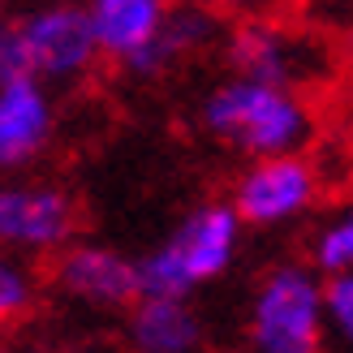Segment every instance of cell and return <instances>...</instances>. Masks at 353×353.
I'll return each mask as SVG.
<instances>
[{
  "label": "cell",
  "instance_id": "17",
  "mask_svg": "<svg viewBox=\"0 0 353 353\" xmlns=\"http://www.w3.org/2000/svg\"><path fill=\"white\" fill-rule=\"evenodd\" d=\"M0 26H5V5H0Z\"/></svg>",
  "mask_w": 353,
  "mask_h": 353
},
{
  "label": "cell",
  "instance_id": "9",
  "mask_svg": "<svg viewBox=\"0 0 353 353\" xmlns=\"http://www.w3.org/2000/svg\"><path fill=\"white\" fill-rule=\"evenodd\" d=\"M228 65L237 74H254L268 82H289L302 86L306 78H314L323 69V48L310 34L268 22V17H250L228 34Z\"/></svg>",
  "mask_w": 353,
  "mask_h": 353
},
{
  "label": "cell",
  "instance_id": "16",
  "mask_svg": "<svg viewBox=\"0 0 353 353\" xmlns=\"http://www.w3.org/2000/svg\"><path fill=\"white\" fill-rule=\"evenodd\" d=\"M216 13H241V17H254V13H263L272 5V0H207Z\"/></svg>",
  "mask_w": 353,
  "mask_h": 353
},
{
  "label": "cell",
  "instance_id": "15",
  "mask_svg": "<svg viewBox=\"0 0 353 353\" xmlns=\"http://www.w3.org/2000/svg\"><path fill=\"white\" fill-rule=\"evenodd\" d=\"M13 78H30V65H26L22 39H17V26L5 22L0 26V82H13Z\"/></svg>",
  "mask_w": 353,
  "mask_h": 353
},
{
  "label": "cell",
  "instance_id": "10",
  "mask_svg": "<svg viewBox=\"0 0 353 353\" xmlns=\"http://www.w3.org/2000/svg\"><path fill=\"white\" fill-rule=\"evenodd\" d=\"M57 138V99L39 78L0 82V176L43 160Z\"/></svg>",
  "mask_w": 353,
  "mask_h": 353
},
{
  "label": "cell",
  "instance_id": "8",
  "mask_svg": "<svg viewBox=\"0 0 353 353\" xmlns=\"http://www.w3.org/2000/svg\"><path fill=\"white\" fill-rule=\"evenodd\" d=\"M52 285L61 297L86 310H130L143 297L138 259L99 241H69L65 250H57Z\"/></svg>",
  "mask_w": 353,
  "mask_h": 353
},
{
  "label": "cell",
  "instance_id": "4",
  "mask_svg": "<svg viewBox=\"0 0 353 353\" xmlns=\"http://www.w3.org/2000/svg\"><path fill=\"white\" fill-rule=\"evenodd\" d=\"M327 336L319 268L276 263L254 285L245 310V341L259 353H314Z\"/></svg>",
  "mask_w": 353,
  "mask_h": 353
},
{
  "label": "cell",
  "instance_id": "6",
  "mask_svg": "<svg viewBox=\"0 0 353 353\" xmlns=\"http://www.w3.org/2000/svg\"><path fill=\"white\" fill-rule=\"evenodd\" d=\"M78 199L57 181L39 176H0V245L13 254H57L78 237Z\"/></svg>",
  "mask_w": 353,
  "mask_h": 353
},
{
  "label": "cell",
  "instance_id": "3",
  "mask_svg": "<svg viewBox=\"0 0 353 353\" xmlns=\"http://www.w3.org/2000/svg\"><path fill=\"white\" fill-rule=\"evenodd\" d=\"M245 220L233 203H199L185 211L172 233L138 259V280L151 297H194L203 285H216L233 272L241 254Z\"/></svg>",
  "mask_w": 353,
  "mask_h": 353
},
{
  "label": "cell",
  "instance_id": "1",
  "mask_svg": "<svg viewBox=\"0 0 353 353\" xmlns=\"http://www.w3.org/2000/svg\"><path fill=\"white\" fill-rule=\"evenodd\" d=\"M199 121L216 143L237 151L241 160L306 151L314 138V112L297 86L237 74V69L203 95Z\"/></svg>",
  "mask_w": 353,
  "mask_h": 353
},
{
  "label": "cell",
  "instance_id": "7",
  "mask_svg": "<svg viewBox=\"0 0 353 353\" xmlns=\"http://www.w3.org/2000/svg\"><path fill=\"white\" fill-rule=\"evenodd\" d=\"M13 26L26 48L30 78H39L48 86H69L91 74L95 61H103L91 17H86V5H74V0L39 5V9L22 13Z\"/></svg>",
  "mask_w": 353,
  "mask_h": 353
},
{
  "label": "cell",
  "instance_id": "12",
  "mask_svg": "<svg viewBox=\"0 0 353 353\" xmlns=\"http://www.w3.org/2000/svg\"><path fill=\"white\" fill-rule=\"evenodd\" d=\"M310 263L319 272H353V194L319 224L310 237Z\"/></svg>",
  "mask_w": 353,
  "mask_h": 353
},
{
  "label": "cell",
  "instance_id": "13",
  "mask_svg": "<svg viewBox=\"0 0 353 353\" xmlns=\"http://www.w3.org/2000/svg\"><path fill=\"white\" fill-rule=\"evenodd\" d=\"M39 302V280L26 268V254H13L0 245V327L26 319Z\"/></svg>",
  "mask_w": 353,
  "mask_h": 353
},
{
  "label": "cell",
  "instance_id": "2",
  "mask_svg": "<svg viewBox=\"0 0 353 353\" xmlns=\"http://www.w3.org/2000/svg\"><path fill=\"white\" fill-rule=\"evenodd\" d=\"M91 17L99 57L134 78H155L172 61L216 39L211 5H168V0H82Z\"/></svg>",
  "mask_w": 353,
  "mask_h": 353
},
{
  "label": "cell",
  "instance_id": "5",
  "mask_svg": "<svg viewBox=\"0 0 353 353\" xmlns=\"http://www.w3.org/2000/svg\"><path fill=\"white\" fill-rule=\"evenodd\" d=\"M323 194V176L306 160V151H289V155H259L245 160L237 172L228 203L237 207V216L245 228H289L297 220H306L319 207Z\"/></svg>",
  "mask_w": 353,
  "mask_h": 353
},
{
  "label": "cell",
  "instance_id": "14",
  "mask_svg": "<svg viewBox=\"0 0 353 353\" xmlns=\"http://www.w3.org/2000/svg\"><path fill=\"white\" fill-rule=\"evenodd\" d=\"M323 306H327V332L345 349H353V272H332L323 280Z\"/></svg>",
  "mask_w": 353,
  "mask_h": 353
},
{
  "label": "cell",
  "instance_id": "11",
  "mask_svg": "<svg viewBox=\"0 0 353 353\" xmlns=\"http://www.w3.org/2000/svg\"><path fill=\"white\" fill-rule=\"evenodd\" d=\"M125 341L138 353H194L207 345V323L190 297H151L143 293L130 306Z\"/></svg>",
  "mask_w": 353,
  "mask_h": 353
}]
</instances>
